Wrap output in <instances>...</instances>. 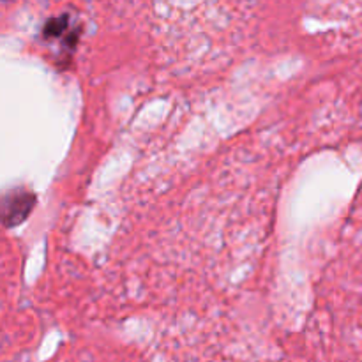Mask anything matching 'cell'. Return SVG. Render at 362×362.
Segmentation results:
<instances>
[{
  "label": "cell",
  "mask_w": 362,
  "mask_h": 362,
  "mask_svg": "<svg viewBox=\"0 0 362 362\" xmlns=\"http://www.w3.org/2000/svg\"><path fill=\"white\" fill-rule=\"evenodd\" d=\"M34 205V194L30 191L16 189L11 191L4 200V223L6 226L20 225Z\"/></svg>",
  "instance_id": "obj_1"
},
{
  "label": "cell",
  "mask_w": 362,
  "mask_h": 362,
  "mask_svg": "<svg viewBox=\"0 0 362 362\" xmlns=\"http://www.w3.org/2000/svg\"><path fill=\"white\" fill-rule=\"evenodd\" d=\"M66 27H67V16L55 18V20H49L48 23H46L45 34L48 35V37H59V35L66 30Z\"/></svg>",
  "instance_id": "obj_2"
}]
</instances>
